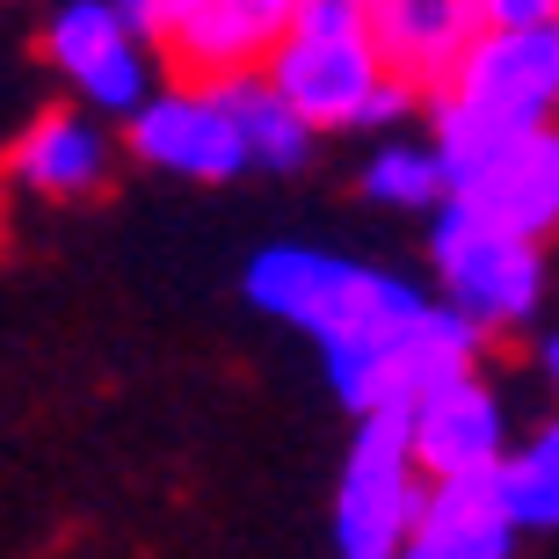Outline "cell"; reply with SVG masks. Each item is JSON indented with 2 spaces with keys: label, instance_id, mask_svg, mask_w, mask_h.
I'll use <instances>...</instances> for the list:
<instances>
[{
  "label": "cell",
  "instance_id": "d6986e66",
  "mask_svg": "<svg viewBox=\"0 0 559 559\" xmlns=\"http://www.w3.org/2000/svg\"><path fill=\"white\" fill-rule=\"evenodd\" d=\"M531 342H538V378H545V393H552V407H559V328L531 334Z\"/></svg>",
  "mask_w": 559,
  "mask_h": 559
},
{
  "label": "cell",
  "instance_id": "3957f363",
  "mask_svg": "<svg viewBox=\"0 0 559 559\" xmlns=\"http://www.w3.org/2000/svg\"><path fill=\"white\" fill-rule=\"evenodd\" d=\"M429 290L451 306V320L479 349L531 342L545 320V298H552V254H545V240H523V233L443 197L429 211Z\"/></svg>",
  "mask_w": 559,
  "mask_h": 559
},
{
  "label": "cell",
  "instance_id": "9c48e42d",
  "mask_svg": "<svg viewBox=\"0 0 559 559\" xmlns=\"http://www.w3.org/2000/svg\"><path fill=\"white\" fill-rule=\"evenodd\" d=\"M117 124L95 117L81 103H51L37 109L29 124L8 139L0 153V182L37 197V204H81V197H103L109 175H117Z\"/></svg>",
  "mask_w": 559,
  "mask_h": 559
},
{
  "label": "cell",
  "instance_id": "4fadbf2b",
  "mask_svg": "<svg viewBox=\"0 0 559 559\" xmlns=\"http://www.w3.org/2000/svg\"><path fill=\"white\" fill-rule=\"evenodd\" d=\"M371 37L400 81L421 95L479 37V0H371Z\"/></svg>",
  "mask_w": 559,
  "mask_h": 559
},
{
  "label": "cell",
  "instance_id": "8fae6325",
  "mask_svg": "<svg viewBox=\"0 0 559 559\" xmlns=\"http://www.w3.org/2000/svg\"><path fill=\"white\" fill-rule=\"evenodd\" d=\"M290 29V0H175L153 29L167 73L189 81H233L270 59V44Z\"/></svg>",
  "mask_w": 559,
  "mask_h": 559
},
{
  "label": "cell",
  "instance_id": "5bb4252c",
  "mask_svg": "<svg viewBox=\"0 0 559 559\" xmlns=\"http://www.w3.org/2000/svg\"><path fill=\"white\" fill-rule=\"evenodd\" d=\"M501 516L516 523V538H552L559 531V415L538 429H516V443L501 451V465L487 473Z\"/></svg>",
  "mask_w": 559,
  "mask_h": 559
},
{
  "label": "cell",
  "instance_id": "5b68a950",
  "mask_svg": "<svg viewBox=\"0 0 559 559\" xmlns=\"http://www.w3.org/2000/svg\"><path fill=\"white\" fill-rule=\"evenodd\" d=\"M117 145H124L139 167L167 175V182H240L248 175V139H240V95L233 81H189V73H167L124 124H117Z\"/></svg>",
  "mask_w": 559,
  "mask_h": 559
},
{
  "label": "cell",
  "instance_id": "7a4b0ae2",
  "mask_svg": "<svg viewBox=\"0 0 559 559\" xmlns=\"http://www.w3.org/2000/svg\"><path fill=\"white\" fill-rule=\"evenodd\" d=\"M429 139L451 167L487 145L559 124V22H479V37L421 87Z\"/></svg>",
  "mask_w": 559,
  "mask_h": 559
},
{
  "label": "cell",
  "instance_id": "e0dca14e",
  "mask_svg": "<svg viewBox=\"0 0 559 559\" xmlns=\"http://www.w3.org/2000/svg\"><path fill=\"white\" fill-rule=\"evenodd\" d=\"M290 22H320V29H371V0H290Z\"/></svg>",
  "mask_w": 559,
  "mask_h": 559
},
{
  "label": "cell",
  "instance_id": "30bf717a",
  "mask_svg": "<svg viewBox=\"0 0 559 559\" xmlns=\"http://www.w3.org/2000/svg\"><path fill=\"white\" fill-rule=\"evenodd\" d=\"M451 204L523 233V240H559V124L523 131V139L487 145L479 160L451 167Z\"/></svg>",
  "mask_w": 559,
  "mask_h": 559
},
{
  "label": "cell",
  "instance_id": "7c38bea8",
  "mask_svg": "<svg viewBox=\"0 0 559 559\" xmlns=\"http://www.w3.org/2000/svg\"><path fill=\"white\" fill-rule=\"evenodd\" d=\"M516 545V523L501 516L487 479H429L415 531L400 538L393 559H509Z\"/></svg>",
  "mask_w": 559,
  "mask_h": 559
},
{
  "label": "cell",
  "instance_id": "ffe728a7",
  "mask_svg": "<svg viewBox=\"0 0 559 559\" xmlns=\"http://www.w3.org/2000/svg\"><path fill=\"white\" fill-rule=\"evenodd\" d=\"M117 8H124V15L139 22L145 37H153V29H160V15H167V8H175V0H117Z\"/></svg>",
  "mask_w": 559,
  "mask_h": 559
},
{
  "label": "cell",
  "instance_id": "ba28073f",
  "mask_svg": "<svg viewBox=\"0 0 559 559\" xmlns=\"http://www.w3.org/2000/svg\"><path fill=\"white\" fill-rule=\"evenodd\" d=\"M400 429H407L421 479H487L501 465V451L516 443V407L501 393V378L473 356V364L429 378L400 407Z\"/></svg>",
  "mask_w": 559,
  "mask_h": 559
},
{
  "label": "cell",
  "instance_id": "52a82bcc",
  "mask_svg": "<svg viewBox=\"0 0 559 559\" xmlns=\"http://www.w3.org/2000/svg\"><path fill=\"white\" fill-rule=\"evenodd\" d=\"M421 495H429V479L407 451L400 407L356 415V436L334 473V559H393L400 538L415 531Z\"/></svg>",
  "mask_w": 559,
  "mask_h": 559
},
{
  "label": "cell",
  "instance_id": "277c9868",
  "mask_svg": "<svg viewBox=\"0 0 559 559\" xmlns=\"http://www.w3.org/2000/svg\"><path fill=\"white\" fill-rule=\"evenodd\" d=\"M262 81L306 117L320 139H364V131H400L415 117V87L393 73L371 29H320L290 22L270 44V59L254 66Z\"/></svg>",
  "mask_w": 559,
  "mask_h": 559
},
{
  "label": "cell",
  "instance_id": "44dd1931",
  "mask_svg": "<svg viewBox=\"0 0 559 559\" xmlns=\"http://www.w3.org/2000/svg\"><path fill=\"white\" fill-rule=\"evenodd\" d=\"M552 415H559V407H552Z\"/></svg>",
  "mask_w": 559,
  "mask_h": 559
},
{
  "label": "cell",
  "instance_id": "6da1fadb",
  "mask_svg": "<svg viewBox=\"0 0 559 559\" xmlns=\"http://www.w3.org/2000/svg\"><path fill=\"white\" fill-rule=\"evenodd\" d=\"M240 290L254 312H270L276 328L306 334L320 349L328 393L349 415L407 407L429 378L487 356L451 320V306L436 290H421L415 276L371 270V262L306 248V240H270L262 254H248Z\"/></svg>",
  "mask_w": 559,
  "mask_h": 559
},
{
  "label": "cell",
  "instance_id": "2e32d148",
  "mask_svg": "<svg viewBox=\"0 0 559 559\" xmlns=\"http://www.w3.org/2000/svg\"><path fill=\"white\" fill-rule=\"evenodd\" d=\"M356 189H364L378 211L429 218V211L451 197V160L436 153V139H378L371 153H364V175H356Z\"/></svg>",
  "mask_w": 559,
  "mask_h": 559
},
{
  "label": "cell",
  "instance_id": "9a60e30c",
  "mask_svg": "<svg viewBox=\"0 0 559 559\" xmlns=\"http://www.w3.org/2000/svg\"><path fill=\"white\" fill-rule=\"evenodd\" d=\"M240 95V139H248V175H306L320 153V131L276 95L262 73H233Z\"/></svg>",
  "mask_w": 559,
  "mask_h": 559
},
{
  "label": "cell",
  "instance_id": "ac0fdd59",
  "mask_svg": "<svg viewBox=\"0 0 559 559\" xmlns=\"http://www.w3.org/2000/svg\"><path fill=\"white\" fill-rule=\"evenodd\" d=\"M479 22H559V0H479Z\"/></svg>",
  "mask_w": 559,
  "mask_h": 559
},
{
  "label": "cell",
  "instance_id": "8992f818",
  "mask_svg": "<svg viewBox=\"0 0 559 559\" xmlns=\"http://www.w3.org/2000/svg\"><path fill=\"white\" fill-rule=\"evenodd\" d=\"M44 73L66 87V103L95 109L109 124H124L131 109L167 81L160 51L117 0H59L44 15Z\"/></svg>",
  "mask_w": 559,
  "mask_h": 559
}]
</instances>
